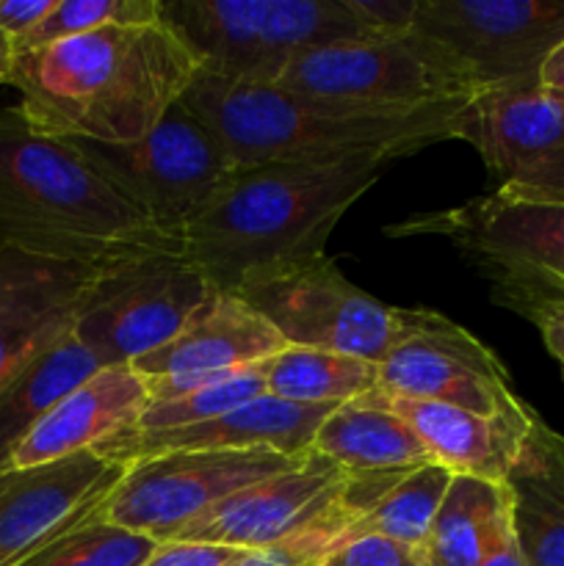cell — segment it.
Returning a JSON list of instances; mask_svg holds the SVG:
<instances>
[{
    "mask_svg": "<svg viewBox=\"0 0 564 566\" xmlns=\"http://www.w3.org/2000/svg\"><path fill=\"white\" fill-rule=\"evenodd\" d=\"M11 64H14V48H11V39L0 33V86H9Z\"/></svg>",
    "mask_w": 564,
    "mask_h": 566,
    "instance_id": "cell-39",
    "label": "cell"
},
{
    "mask_svg": "<svg viewBox=\"0 0 564 566\" xmlns=\"http://www.w3.org/2000/svg\"><path fill=\"white\" fill-rule=\"evenodd\" d=\"M155 547L158 542L149 536L92 517L44 545L20 566H142Z\"/></svg>",
    "mask_w": 564,
    "mask_h": 566,
    "instance_id": "cell-30",
    "label": "cell"
},
{
    "mask_svg": "<svg viewBox=\"0 0 564 566\" xmlns=\"http://www.w3.org/2000/svg\"><path fill=\"white\" fill-rule=\"evenodd\" d=\"M529 321L542 332L545 348L551 352V357L556 359L564 370V298L542 304L540 310H534V313H531Z\"/></svg>",
    "mask_w": 564,
    "mask_h": 566,
    "instance_id": "cell-36",
    "label": "cell"
},
{
    "mask_svg": "<svg viewBox=\"0 0 564 566\" xmlns=\"http://www.w3.org/2000/svg\"><path fill=\"white\" fill-rule=\"evenodd\" d=\"M160 20L202 72L243 83H276L299 55L365 39L346 0H160Z\"/></svg>",
    "mask_w": 564,
    "mask_h": 566,
    "instance_id": "cell-5",
    "label": "cell"
},
{
    "mask_svg": "<svg viewBox=\"0 0 564 566\" xmlns=\"http://www.w3.org/2000/svg\"><path fill=\"white\" fill-rule=\"evenodd\" d=\"M457 138L481 155L492 193L564 205V92L531 83L476 94L459 111Z\"/></svg>",
    "mask_w": 564,
    "mask_h": 566,
    "instance_id": "cell-11",
    "label": "cell"
},
{
    "mask_svg": "<svg viewBox=\"0 0 564 566\" xmlns=\"http://www.w3.org/2000/svg\"><path fill=\"white\" fill-rule=\"evenodd\" d=\"M11 473H14V470H9V473H0V492H3V486H6V484H9Z\"/></svg>",
    "mask_w": 564,
    "mask_h": 566,
    "instance_id": "cell-40",
    "label": "cell"
},
{
    "mask_svg": "<svg viewBox=\"0 0 564 566\" xmlns=\"http://www.w3.org/2000/svg\"><path fill=\"white\" fill-rule=\"evenodd\" d=\"M202 72L166 25H111L14 53L11 81L36 130L97 144L149 136Z\"/></svg>",
    "mask_w": 564,
    "mask_h": 566,
    "instance_id": "cell-1",
    "label": "cell"
},
{
    "mask_svg": "<svg viewBox=\"0 0 564 566\" xmlns=\"http://www.w3.org/2000/svg\"><path fill=\"white\" fill-rule=\"evenodd\" d=\"M321 566H424L420 553L376 534L348 536Z\"/></svg>",
    "mask_w": 564,
    "mask_h": 566,
    "instance_id": "cell-32",
    "label": "cell"
},
{
    "mask_svg": "<svg viewBox=\"0 0 564 566\" xmlns=\"http://www.w3.org/2000/svg\"><path fill=\"white\" fill-rule=\"evenodd\" d=\"M271 86L374 111L435 108L481 94L468 64L415 28L404 36H365L310 50Z\"/></svg>",
    "mask_w": 564,
    "mask_h": 566,
    "instance_id": "cell-7",
    "label": "cell"
},
{
    "mask_svg": "<svg viewBox=\"0 0 564 566\" xmlns=\"http://www.w3.org/2000/svg\"><path fill=\"white\" fill-rule=\"evenodd\" d=\"M0 243L105 271L149 254H186L70 142L0 108Z\"/></svg>",
    "mask_w": 564,
    "mask_h": 566,
    "instance_id": "cell-3",
    "label": "cell"
},
{
    "mask_svg": "<svg viewBox=\"0 0 564 566\" xmlns=\"http://www.w3.org/2000/svg\"><path fill=\"white\" fill-rule=\"evenodd\" d=\"M313 451L341 464L348 479L379 486H396L415 470L435 464L420 437L387 407L379 390L341 403L321 423Z\"/></svg>",
    "mask_w": 564,
    "mask_h": 566,
    "instance_id": "cell-22",
    "label": "cell"
},
{
    "mask_svg": "<svg viewBox=\"0 0 564 566\" xmlns=\"http://www.w3.org/2000/svg\"><path fill=\"white\" fill-rule=\"evenodd\" d=\"M249 551L224 545H208V542H160L142 566H238Z\"/></svg>",
    "mask_w": 564,
    "mask_h": 566,
    "instance_id": "cell-34",
    "label": "cell"
},
{
    "mask_svg": "<svg viewBox=\"0 0 564 566\" xmlns=\"http://www.w3.org/2000/svg\"><path fill=\"white\" fill-rule=\"evenodd\" d=\"M481 566H531L525 562L523 551H520V542L518 536H514V531L509 536H503L501 542H498L495 551L490 553V556L481 562Z\"/></svg>",
    "mask_w": 564,
    "mask_h": 566,
    "instance_id": "cell-37",
    "label": "cell"
},
{
    "mask_svg": "<svg viewBox=\"0 0 564 566\" xmlns=\"http://www.w3.org/2000/svg\"><path fill=\"white\" fill-rule=\"evenodd\" d=\"M299 459L274 451H175L144 459L127 468L94 520L160 545L224 497L293 468Z\"/></svg>",
    "mask_w": 564,
    "mask_h": 566,
    "instance_id": "cell-10",
    "label": "cell"
},
{
    "mask_svg": "<svg viewBox=\"0 0 564 566\" xmlns=\"http://www.w3.org/2000/svg\"><path fill=\"white\" fill-rule=\"evenodd\" d=\"M53 3L55 0H0V33L17 42L33 25H39V20L53 9Z\"/></svg>",
    "mask_w": 564,
    "mask_h": 566,
    "instance_id": "cell-35",
    "label": "cell"
},
{
    "mask_svg": "<svg viewBox=\"0 0 564 566\" xmlns=\"http://www.w3.org/2000/svg\"><path fill=\"white\" fill-rule=\"evenodd\" d=\"M451 479L453 473H448L440 464H426V468L415 470L407 479L398 481L387 495H382L354 523L348 536L376 534L420 553V547L429 539L431 523L440 512V503L451 486Z\"/></svg>",
    "mask_w": 564,
    "mask_h": 566,
    "instance_id": "cell-27",
    "label": "cell"
},
{
    "mask_svg": "<svg viewBox=\"0 0 564 566\" xmlns=\"http://www.w3.org/2000/svg\"><path fill=\"white\" fill-rule=\"evenodd\" d=\"M382 398L420 437L431 462L453 475H470L492 484H506L536 420L529 403H523L518 412L487 418L448 403L407 401L385 392Z\"/></svg>",
    "mask_w": 564,
    "mask_h": 566,
    "instance_id": "cell-21",
    "label": "cell"
},
{
    "mask_svg": "<svg viewBox=\"0 0 564 566\" xmlns=\"http://www.w3.org/2000/svg\"><path fill=\"white\" fill-rule=\"evenodd\" d=\"M147 403V381L133 365L100 368L33 426L11 453L9 470L20 473L75 453L97 451L111 437L136 426Z\"/></svg>",
    "mask_w": 564,
    "mask_h": 566,
    "instance_id": "cell-19",
    "label": "cell"
},
{
    "mask_svg": "<svg viewBox=\"0 0 564 566\" xmlns=\"http://www.w3.org/2000/svg\"><path fill=\"white\" fill-rule=\"evenodd\" d=\"M182 103L221 138L232 164L249 169L354 158L393 164L457 138L459 111L470 99L420 111H374L199 72Z\"/></svg>",
    "mask_w": 564,
    "mask_h": 566,
    "instance_id": "cell-4",
    "label": "cell"
},
{
    "mask_svg": "<svg viewBox=\"0 0 564 566\" xmlns=\"http://www.w3.org/2000/svg\"><path fill=\"white\" fill-rule=\"evenodd\" d=\"M100 368L103 365L70 329L0 381V473H9L11 453L33 426Z\"/></svg>",
    "mask_w": 564,
    "mask_h": 566,
    "instance_id": "cell-24",
    "label": "cell"
},
{
    "mask_svg": "<svg viewBox=\"0 0 564 566\" xmlns=\"http://www.w3.org/2000/svg\"><path fill=\"white\" fill-rule=\"evenodd\" d=\"M160 20V0H55L53 9L22 39L11 42L14 53L64 42L111 25H149Z\"/></svg>",
    "mask_w": 564,
    "mask_h": 566,
    "instance_id": "cell-31",
    "label": "cell"
},
{
    "mask_svg": "<svg viewBox=\"0 0 564 566\" xmlns=\"http://www.w3.org/2000/svg\"><path fill=\"white\" fill-rule=\"evenodd\" d=\"M512 525L531 566H564V437L536 415L506 479Z\"/></svg>",
    "mask_w": 564,
    "mask_h": 566,
    "instance_id": "cell-23",
    "label": "cell"
},
{
    "mask_svg": "<svg viewBox=\"0 0 564 566\" xmlns=\"http://www.w3.org/2000/svg\"><path fill=\"white\" fill-rule=\"evenodd\" d=\"M387 235L446 238L490 282L492 298L525 318L564 298V205L484 193L457 208L409 216L387 227Z\"/></svg>",
    "mask_w": 564,
    "mask_h": 566,
    "instance_id": "cell-6",
    "label": "cell"
},
{
    "mask_svg": "<svg viewBox=\"0 0 564 566\" xmlns=\"http://www.w3.org/2000/svg\"><path fill=\"white\" fill-rule=\"evenodd\" d=\"M265 396V376L263 363L249 365V368L232 370V374L221 376V379L210 381V385L197 387V390L186 392L180 398H169V401L147 403L142 418L130 429L136 431H171L186 429V426L205 423V420L221 418V415L232 412V409L243 407V403L254 401V398Z\"/></svg>",
    "mask_w": 564,
    "mask_h": 566,
    "instance_id": "cell-28",
    "label": "cell"
},
{
    "mask_svg": "<svg viewBox=\"0 0 564 566\" xmlns=\"http://www.w3.org/2000/svg\"><path fill=\"white\" fill-rule=\"evenodd\" d=\"M337 407H310L280 398H254L221 418L171 431L125 429L97 448L100 457L122 464L164 457L175 451H274L304 457L313 451L321 423Z\"/></svg>",
    "mask_w": 564,
    "mask_h": 566,
    "instance_id": "cell-17",
    "label": "cell"
},
{
    "mask_svg": "<svg viewBox=\"0 0 564 566\" xmlns=\"http://www.w3.org/2000/svg\"><path fill=\"white\" fill-rule=\"evenodd\" d=\"M265 396L310 407H341L379 387V365L321 348L288 346L263 363Z\"/></svg>",
    "mask_w": 564,
    "mask_h": 566,
    "instance_id": "cell-26",
    "label": "cell"
},
{
    "mask_svg": "<svg viewBox=\"0 0 564 566\" xmlns=\"http://www.w3.org/2000/svg\"><path fill=\"white\" fill-rule=\"evenodd\" d=\"M160 232L186 243V230L238 171L221 138L177 103L149 136L130 144L70 138Z\"/></svg>",
    "mask_w": 564,
    "mask_h": 566,
    "instance_id": "cell-8",
    "label": "cell"
},
{
    "mask_svg": "<svg viewBox=\"0 0 564 566\" xmlns=\"http://www.w3.org/2000/svg\"><path fill=\"white\" fill-rule=\"evenodd\" d=\"M376 390L407 401L448 403L487 418L523 407L501 359L468 329L426 307H404V335L379 363Z\"/></svg>",
    "mask_w": 564,
    "mask_h": 566,
    "instance_id": "cell-14",
    "label": "cell"
},
{
    "mask_svg": "<svg viewBox=\"0 0 564 566\" xmlns=\"http://www.w3.org/2000/svg\"><path fill=\"white\" fill-rule=\"evenodd\" d=\"M415 31L462 59L481 92L531 86L564 42V0H418Z\"/></svg>",
    "mask_w": 564,
    "mask_h": 566,
    "instance_id": "cell-12",
    "label": "cell"
},
{
    "mask_svg": "<svg viewBox=\"0 0 564 566\" xmlns=\"http://www.w3.org/2000/svg\"><path fill=\"white\" fill-rule=\"evenodd\" d=\"M512 531V497L506 484L453 475L429 539L420 547V564L481 566Z\"/></svg>",
    "mask_w": 564,
    "mask_h": 566,
    "instance_id": "cell-25",
    "label": "cell"
},
{
    "mask_svg": "<svg viewBox=\"0 0 564 566\" xmlns=\"http://www.w3.org/2000/svg\"><path fill=\"white\" fill-rule=\"evenodd\" d=\"M216 293L186 254H149L94 276L72 332L103 368L133 365L177 337Z\"/></svg>",
    "mask_w": 564,
    "mask_h": 566,
    "instance_id": "cell-9",
    "label": "cell"
},
{
    "mask_svg": "<svg viewBox=\"0 0 564 566\" xmlns=\"http://www.w3.org/2000/svg\"><path fill=\"white\" fill-rule=\"evenodd\" d=\"M282 348H288L285 337L247 298L216 291L177 337L133 363V368L144 379L213 376L265 363Z\"/></svg>",
    "mask_w": 564,
    "mask_h": 566,
    "instance_id": "cell-20",
    "label": "cell"
},
{
    "mask_svg": "<svg viewBox=\"0 0 564 566\" xmlns=\"http://www.w3.org/2000/svg\"><path fill=\"white\" fill-rule=\"evenodd\" d=\"M365 36H404L415 28L418 0H346Z\"/></svg>",
    "mask_w": 564,
    "mask_h": 566,
    "instance_id": "cell-33",
    "label": "cell"
},
{
    "mask_svg": "<svg viewBox=\"0 0 564 566\" xmlns=\"http://www.w3.org/2000/svg\"><path fill=\"white\" fill-rule=\"evenodd\" d=\"M125 473L127 464L97 451L11 473L0 492V566H20L66 531L92 520Z\"/></svg>",
    "mask_w": 564,
    "mask_h": 566,
    "instance_id": "cell-16",
    "label": "cell"
},
{
    "mask_svg": "<svg viewBox=\"0 0 564 566\" xmlns=\"http://www.w3.org/2000/svg\"><path fill=\"white\" fill-rule=\"evenodd\" d=\"M97 274L0 243V381L72 329Z\"/></svg>",
    "mask_w": 564,
    "mask_h": 566,
    "instance_id": "cell-18",
    "label": "cell"
},
{
    "mask_svg": "<svg viewBox=\"0 0 564 566\" xmlns=\"http://www.w3.org/2000/svg\"><path fill=\"white\" fill-rule=\"evenodd\" d=\"M376 503L365 486L348 481L343 501L310 528L274 542L260 551H249L238 566H321L352 534L354 523Z\"/></svg>",
    "mask_w": 564,
    "mask_h": 566,
    "instance_id": "cell-29",
    "label": "cell"
},
{
    "mask_svg": "<svg viewBox=\"0 0 564 566\" xmlns=\"http://www.w3.org/2000/svg\"><path fill=\"white\" fill-rule=\"evenodd\" d=\"M387 160L263 164L232 171L188 224L186 258L221 293L243 296L326 258L341 216L379 180Z\"/></svg>",
    "mask_w": 564,
    "mask_h": 566,
    "instance_id": "cell-2",
    "label": "cell"
},
{
    "mask_svg": "<svg viewBox=\"0 0 564 566\" xmlns=\"http://www.w3.org/2000/svg\"><path fill=\"white\" fill-rule=\"evenodd\" d=\"M288 346L321 348L379 365L404 335V307H390L337 271L330 258L243 293Z\"/></svg>",
    "mask_w": 564,
    "mask_h": 566,
    "instance_id": "cell-13",
    "label": "cell"
},
{
    "mask_svg": "<svg viewBox=\"0 0 564 566\" xmlns=\"http://www.w3.org/2000/svg\"><path fill=\"white\" fill-rule=\"evenodd\" d=\"M540 86L551 88V92H564V42L542 64Z\"/></svg>",
    "mask_w": 564,
    "mask_h": 566,
    "instance_id": "cell-38",
    "label": "cell"
},
{
    "mask_svg": "<svg viewBox=\"0 0 564 566\" xmlns=\"http://www.w3.org/2000/svg\"><path fill=\"white\" fill-rule=\"evenodd\" d=\"M346 490V470L324 453L310 451L293 468L216 503L175 539L260 551L318 523L343 501Z\"/></svg>",
    "mask_w": 564,
    "mask_h": 566,
    "instance_id": "cell-15",
    "label": "cell"
}]
</instances>
